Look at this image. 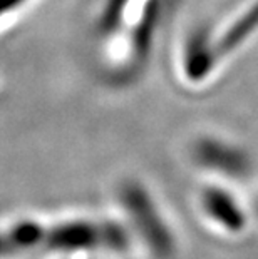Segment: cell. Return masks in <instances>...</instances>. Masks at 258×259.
I'll return each mask as SVG.
<instances>
[{"label": "cell", "instance_id": "6da1fadb", "mask_svg": "<svg viewBox=\"0 0 258 259\" xmlns=\"http://www.w3.org/2000/svg\"><path fill=\"white\" fill-rule=\"evenodd\" d=\"M118 234L99 223H15L0 229V259H46L114 244Z\"/></svg>", "mask_w": 258, "mask_h": 259}, {"label": "cell", "instance_id": "7a4b0ae2", "mask_svg": "<svg viewBox=\"0 0 258 259\" xmlns=\"http://www.w3.org/2000/svg\"><path fill=\"white\" fill-rule=\"evenodd\" d=\"M22 0H0V15L9 12L10 9L15 7V5H19Z\"/></svg>", "mask_w": 258, "mask_h": 259}]
</instances>
